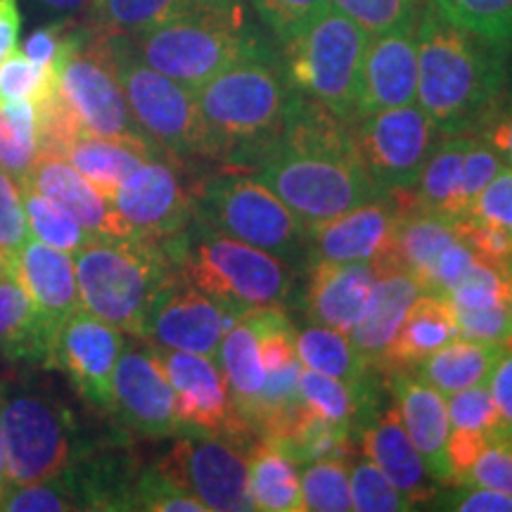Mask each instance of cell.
<instances>
[{
  "label": "cell",
  "mask_w": 512,
  "mask_h": 512,
  "mask_svg": "<svg viewBox=\"0 0 512 512\" xmlns=\"http://www.w3.org/2000/svg\"><path fill=\"white\" fill-rule=\"evenodd\" d=\"M411 102H418V17L370 34L356 119Z\"/></svg>",
  "instance_id": "cell-20"
},
{
  "label": "cell",
  "mask_w": 512,
  "mask_h": 512,
  "mask_svg": "<svg viewBox=\"0 0 512 512\" xmlns=\"http://www.w3.org/2000/svg\"><path fill=\"white\" fill-rule=\"evenodd\" d=\"M124 344L126 337L119 328L79 309L57 337L50 368L62 370L88 406L110 415L114 370Z\"/></svg>",
  "instance_id": "cell-19"
},
{
  "label": "cell",
  "mask_w": 512,
  "mask_h": 512,
  "mask_svg": "<svg viewBox=\"0 0 512 512\" xmlns=\"http://www.w3.org/2000/svg\"><path fill=\"white\" fill-rule=\"evenodd\" d=\"M456 233L479 261L508 278L512 271V230L498 226V223L475 219V216H465L456 221Z\"/></svg>",
  "instance_id": "cell-44"
},
{
  "label": "cell",
  "mask_w": 512,
  "mask_h": 512,
  "mask_svg": "<svg viewBox=\"0 0 512 512\" xmlns=\"http://www.w3.org/2000/svg\"><path fill=\"white\" fill-rule=\"evenodd\" d=\"M34 3L43 5V8L55 12V15L69 17L79 15V12H88L93 5V0H34Z\"/></svg>",
  "instance_id": "cell-59"
},
{
  "label": "cell",
  "mask_w": 512,
  "mask_h": 512,
  "mask_svg": "<svg viewBox=\"0 0 512 512\" xmlns=\"http://www.w3.org/2000/svg\"><path fill=\"white\" fill-rule=\"evenodd\" d=\"M349 133L363 169L382 195L413 190L422 166L444 140L418 102L349 121Z\"/></svg>",
  "instance_id": "cell-11"
},
{
  "label": "cell",
  "mask_w": 512,
  "mask_h": 512,
  "mask_svg": "<svg viewBox=\"0 0 512 512\" xmlns=\"http://www.w3.org/2000/svg\"><path fill=\"white\" fill-rule=\"evenodd\" d=\"M57 88V74L15 50L0 64V102L31 100L41 105Z\"/></svg>",
  "instance_id": "cell-42"
},
{
  "label": "cell",
  "mask_w": 512,
  "mask_h": 512,
  "mask_svg": "<svg viewBox=\"0 0 512 512\" xmlns=\"http://www.w3.org/2000/svg\"><path fill=\"white\" fill-rule=\"evenodd\" d=\"M375 283L361 318L349 332L351 344L368 366L382 370L384 354L394 342L408 309L422 294V285L413 273L396 264H373ZM384 373V370H382Z\"/></svg>",
  "instance_id": "cell-25"
},
{
  "label": "cell",
  "mask_w": 512,
  "mask_h": 512,
  "mask_svg": "<svg viewBox=\"0 0 512 512\" xmlns=\"http://www.w3.org/2000/svg\"><path fill=\"white\" fill-rule=\"evenodd\" d=\"M254 174L306 228L382 197L363 169L347 121L302 93L294 95L283 131Z\"/></svg>",
  "instance_id": "cell-1"
},
{
  "label": "cell",
  "mask_w": 512,
  "mask_h": 512,
  "mask_svg": "<svg viewBox=\"0 0 512 512\" xmlns=\"http://www.w3.org/2000/svg\"><path fill=\"white\" fill-rule=\"evenodd\" d=\"M178 159L155 155L131 171L114 192L112 207L136 238L164 242L195 219V185L181 174Z\"/></svg>",
  "instance_id": "cell-15"
},
{
  "label": "cell",
  "mask_w": 512,
  "mask_h": 512,
  "mask_svg": "<svg viewBox=\"0 0 512 512\" xmlns=\"http://www.w3.org/2000/svg\"><path fill=\"white\" fill-rule=\"evenodd\" d=\"M448 22L512 53V0H432Z\"/></svg>",
  "instance_id": "cell-38"
},
{
  "label": "cell",
  "mask_w": 512,
  "mask_h": 512,
  "mask_svg": "<svg viewBox=\"0 0 512 512\" xmlns=\"http://www.w3.org/2000/svg\"><path fill=\"white\" fill-rule=\"evenodd\" d=\"M238 320L240 316L223 309L219 302L174 271L152 299L140 339L162 349L216 358L223 335Z\"/></svg>",
  "instance_id": "cell-17"
},
{
  "label": "cell",
  "mask_w": 512,
  "mask_h": 512,
  "mask_svg": "<svg viewBox=\"0 0 512 512\" xmlns=\"http://www.w3.org/2000/svg\"><path fill=\"white\" fill-rule=\"evenodd\" d=\"M223 0H93L88 8V27L105 34H140L155 24L202 5Z\"/></svg>",
  "instance_id": "cell-35"
},
{
  "label": "cell",
  "mask_w": 512,
  "mask_h": 512,
  "mask_svg": "<svg viewBox=\"0 0 512 512\" xmlns=\"http://www.w3.org/2000/svg\"><path fill=\"white\" fill-rule=\"evenodd\" d=\"M354 430L361 434V446L366 456L380 467L401 494L411 498V503H425L434 496V486L427 484V470L418 448L413 446L406 427L399 418L396 406L366 408L356 415Z\"/></svg>",
  "instance_id": "cell-24"
},
{
  "label": "cell",
  "mask_w": 512,
  "mask_h": 512,
  "mask_svg": "<svg viewBox=\"0 0 512 512\" xmlns=\"http://www.w3.org/2000/svg\"><path fill=\"white\" fill-rule=\"evenodd\" d=\"M432 508L453 512H512V496L486 486L451 484L444 494L434 496Z\"/></svg>",
  "instance_id": "cell-52"
},
{
  "label": "cell",
  "mask_w": 512,
  "mask_h": 512,
  "mask_svg": "<svg viewBox=\"0 0 512 512\" xmlns=\"http://www.w3.org/2000/svg\"><path fill=\"white\" fill-rule=\"evenodd\" d=\"M330 5L361 24L368 34H380L418 17L425 0H330Z\"/></svg>",
  "instance_id": "cell-47"
},
{
  "label": "cell",
  "mask_w": 512,
  "mask_h": 512,
  "mask_svg": "<svg viewBox=\"0 0 512 512\" xmlns=\"http://www.w3.org/2000/svg\"><path fill=\"white\" fill-rule=\"evenodd\" d=\"M512 230V166H503L472 202L470 214Z\"/></svg>",
  "instance_id": "cell-53"
},
{
  "label": "cell",
  "mask_w": 512,
  "mask_h": 512,
  "mask_svg": "<svg viewBox=\"0 0 512 512\" xmlns=\"http://www.w3.org/2000/svg\"><path fill=\"white\" fill-rule=\"evenodd\" d=\"M297 356L304 368L347 382L351 392L366 380L370 370H375L363 361L349 335L325 328V325L311 323L309 328L297 332Z\"/></svg>",
  "instance_id": "cell-33"
},
{
  "label": "cell",
  "mask_w": 512,
  "mask_h": 512,
  "mask_svg": "<svg viewBox=\"0 0 512 512\" xmlns=\"http://www.w3.org/2000/svg\"><path fill=\"white\" fill-rule=\"evenodd\" d=\"M256 36L259 31L249 24L240 0H223L164 19L133 34L131 41L152 69L197 91L226 69Z\"/></svg>",
  "instance_id": "cell-6"
},
{
  "label": "cell",
  "mask_w": 512,
  "mask_h": 512,
  "mask_svg": "<svg viewBox=\"0 0 512 512\" xmlns=\"http://www.w3.org/2000/svg\"><path fill=\"white\" fill-rule=\"evenodd\" d=\"M472 136L482 138L505 166H512V95L505 93L503 100L486 114V119L477 126Z\"/></svg>",
  "instance_id": "cell-56"
},
{
  "label": "cell",
  "mask_w": 512,
  "mask_h": 512,
  "mask_svg": "<svg viewBox=\"0 0 512 512\" xmlns=\"http://www.w3.org/2000/svg\"><path fill=\"white\" fill-rule=\"evenodd\" d=\"M491 396H494L498 422L489 437L505 439L512 444V342L505 344L501 358L486 380Z\"/></svg>",
  "instance_id": "cell-54"
},
{
  "label": "cell",
  "mask_w": 512,
  "mask_h": 512,
  "mask_svg": "<svg viewBox=\"0 0 512 512\" xmlns=\"http://www.w3.org/2000/svg\"><path fill=\"white\" fill-rule=\"evenodd\" d=\"M24 211H27L29 235L43 245L62 249L67 254H76L79 249L93 238L79 221L62 209L60 204L50 200L29 185H22Z\"/></svg>",
  "instance_id": "cell-37"
},
{
  "label": "cell",
  "mask_w": 512,
  "mask_h": 512,
  "mask_svg": "<svg viewBox=\"0 0 512 512\" xmlns=\"http://www.w3.org/2000/svg\"><path fill=\"white\" fill-rule=\"evenodd\" d=\"M458 335L479 342H512V316L508 304L482 306V309H453Z\"/></svg>",
  "instance_id": "cell-51"
},
{
  "label": "cell",
  "mask_w": 512,
  "mask_h": 512,
  "mask_svg": "<svg viewBox=\"0 0 512 512\" xmlns=\"http://www.w3.org/2000/svg\"><path fill=\"white\" fill-rule=\"evenodd\" d=\"M12 275L31 304V325L17 361L50 368L57 337L81 309L74 256L29 238L12 261Z\"/></svg>",
  "instance_id": "cell-13"
},
{
  "label": "cell",
  "mask_w": 512,
  "mask_h": 512,
  "mask_svg": "<svg viewBox=\"0 0 512 512\" xmlns=\"http://www.w3.org/2000/svg\"><path fill=\"white\" fill-rule=\"evenodd\" d=\"M508 93L512 95V69H508Z\"/></svg>",
  "instance_id": "cell-63"
},
{
  "label": "cell",
  "mask_w": 512,
  "mask_h": 512,
  "mask_svg": "<svg viewBox=\"0 0 512 512\" xmlns=\"http://www.w3.org/2000/svg\"><path fill=\"white\" fill-rule=\"evenodd\" d=\"M74 256L81 309L140 337L145 313L174 275L164 245L136 235H93Z\"/></svg>",
  "instance_id": "cell-5"
},
{
  "label": "cell",
  "mask_w": 512,
  "mask_h": 512,
  "mask_svg": "<svg viewBox=\"0 0 512 512\" xmlns=\"http://www.w3.org/2000/svg\"><path fill=\"white\" fill-rule=\"evenodd\" d=\"M10 489L8 482V458H5V439H3V427H0V498L5 496V491Z\"/></svg>",
  "instance_id": "cell-60"
},
{
  "label": "cell",
  "mask_w": 512,
  "mask_h": 512,
  "mask_svg": "<svg viewBox=\"0 0 512 512\" xmlns=\"http://www.w3.org/2000/svg\"><path fill=\"white\" fill-rule=\"evenodd\" d=\"M57 93L83 133L152 143L128 110L124 88L102 31L88 27L83 41L69 53L57 74Z\"/></svg>",
  "instance_id": "cell-12"
},
{
  "label": "cell",
  "mask_w": 512,
  "mask_h": 512,
  "mask_svg": "<svg viewBox=\"0 0 512 512\" xmlns=\"http://www.w3.org/2000/svg\"><path fill=\"white\" fill-rule=\"evenodd\" d=\"M43 150L38 102H0V169L22 185Z\"/></svg>",
  "instance_id": "cell-34"
},
{
  "label": "cell",
  "mask_w": 512,
  "mask_h": 512,
  "mask_svg": "<svg viewBox=\"0 0 512 512\" xmlns=\"http://www.w3.org/2000/svg\"><path fill=\"white\" fill-rule=\"evenodd\" d=\"M162 245L185 280L240 318L254 309L285 306L297 285V266L228 238L200 219Z\"/></svg>",
  "instance_id": "cell-4"
},
{
  "label": "cell",
  "mask_w": 512,
  "mask_h": 512,
  "mask_svg": "<svg viewBox=\"0 0 512 512\" xmlns=\"http://www.w3.org/2000/svg\"><path fill=\"white\" fill-rule=\"evenodd\" d=\"M112 418L121 432L140 439L181 437L174 389L166 380L155 347L126 342L112 382Z\"/></svg>",
  "instance_id": "cell-18"
},
{
  "label": "cell",
  "mask_w": 512,
  "mask_h": 512,
  "mask_svg": "<svg viewBox=\"0 0 512 512\" xmlns=\"http://www.w3.org/2000/svg\"><path fill=\"white\" fill-rule=\"evenodd\" d=\"M22 185L43 192L62 209H67L91 235H114V238L131 235L112 202L67 157L57 152H41Z\"/></svg>",
  "instance_id": "cell-26"
},
{
  "label": "cell",
  "mask_w": 512,
  "mask_h": 512,
  "mask_svg": "<svg viewBox=\"0 0 512 512\" xmlns=\"http://www.w3.org/2000/svg\"><path fill=\"white\" fill-rule=\"evenodd\" d=\"M508 306H510V316H512V271L508 273Z\"/></svg>",
  "instance_id": "cell-62"
},
{
  "label": "cell",
  "mask_w": 512,
  "mask_h": 512,
  "mask_svg": "<svg viewBox=\"0 0 512 512\" xmlns=\"http://www.w3.org/2000/svg\"><path fill=\"white\" fill-rule=\"evenodd\" d=\"M155 155L164 152L147 140L105 138L91 133H81L62 152V157H67L110 202L121 181Z\"/></svg>",
  "instance_id": "cell-29"
},
{
  "label": "cell",
  "mask_w": 512,
  "mask_h": 512,
  "mask_svg": "<svg viewBox=\"0 0 512 512\" xmlns=\"http://www.w3.org/2000/svg\"><path fill=\"white\" fill-rule=\"evenodd\" d=\"M12 273V261L5 259L3 254H0V280L8 278V275Z\"/></svg>",
  "instance_id": "cell-61"
},
{
  "label": "cell",
  "mask_w": 512,
  "mask_h": 512,
  "mask_svg": "<svg viewBox=\"0 0 512 512\" xmlns=\"http://www.w3.org/2000/svg\"><path fill=\"white\" fill-rule=\"evenodd\" d=\"M19 29H22L19 3L17 0H0V64L19 50Z\"/></svg>",
  "instance_id": "cell-58"
},
{
  "label": "cell",
  "mask_w": 512,
  "mask_h": 512,
  "mask_svg": "<svg viewBox=\"0 0 512 512\" xmlns=\"http://www.w3.org/2000/svg\"><path fill=\"white\" fill-rule=\"evenodd\" d=\"M247 486L254 510L302 512L299 465L271 441L256 439L247 456Z\"/></svg>",
  "instance_id": "cell-32"
},
{
  "label": "cell",
  "mask_w": 512,
  "mask_h": 512,
  "mask_svg": "<svg viewBox=\"0 0 512 512\" xmlns=\"http://www.w3.org/2000/svg\"><path fill=\"white\" fill-rule=\"evenodd\" d=\"M472 133L444 136V140L422 166L413 200L418 207L456 223L470 214V197L465 190V152Z\"/></svg>",
  "instance_id": "cell-28"
},
{
  "label": "cell",
  "mask_w": 512,
  "mask_h": 512,
  "mask_svg": "<svg viewBox=\"0 0 512 512\" xmlns=\"http://www.w3.org/2000/svg\"><path fill=\"white\" fill-rule=\"evenodd\" d=\"M155 354L174 389L176 415L183 434H216L245 444L259 439L235 413L216 358L162 347H155Z\"/></svg>",
  "instance_id": "cell-16"
},
{
  "label": "cell",
  "mask_w": 512,
  "mask_h": 512,
  "mask_svg": "<svg viewBox=\"0 0 512 512\" xmlns=\"http://www.w3.org/2000/svg\"><path fill=\"white\" fill-rule=\"evenodd\" d=\"M195 95L207 131L209 162L254 171L283 131L297 91L287 79L280 50L259 34Z\"/></svg>",
  "instance_id": "cell-2"
},
{
  "label": "cell",
  "mask_w": 512,
  "mask_h": 512,
  "mask_svg": "<svg viewBox=\"0 0 512 512\" xmlns=\"http://www.w3.org/2000/svg\"><path fill=\"white\" fill-rule=\"evenodd\" d=\"M458 484L486 486L512 496V444L505 439L489 437L484 451L472 463L467 475Z\"/></svg>",
  "instance_id": "cell-50"
},
{
  "label": "cell",
  "mask_w": 512,
  "mask_h": 512,
  "mask_svg": "<svg viewBox=\"0 0 512 512\" xmlns=\"http://www.w3.org/2000/svg\"><path fill=\"white\" fill-rule=\"evenodd\" d=\"M0 427L10 486L53 477L88 448L74 413L53 396L29 389H0Z\"/></svg>",
  "instance_id": "cell-10"
},
{
  "label": "cell",
  "mask_w": 512,
  "mask_h": 512,
  "mask_svg": "<svg viewBox=\"0 0 512 512\" xmlns=\"http://www.w3.org/2000/svg\"><path fill=\"white\" fill-rule=\"evenodd\" d=\"M105 34V31H102ZM114 69L124 88L128 110L140 131L155 143L164 155L178 162L209 159V143L197 95L138 55L131 36L105 34Z\"/></svg>",
  "instance_id": "cell-9"
},
{
  "label": "cell",
  "mask_w": 512,
  "mask_h": 512,
  "mask_svg": "<svg viewBox=\"0 0 512 512\" xmlns=\"http://www.w3.org/2000/svg\"><path fill=\"white\" fill-rule=\"evenodd\" d=\"M299 392H302L304 406L311 408L313 413L354 430L356 396L347 382L302 366L299 370Z\"/></svg>",
  "instance_id": "cell-41"
},
{
  "label": "cell",
  "mask_w": 512,
  "mask_h": 512,
  "mask_svg": "<svg viewBox=\"0 0 512 512\" xmlns=\"http://www.w3.org/2000/svg\"><path fill=\"white\" fill-rule=\"evenodd\" d=\"M401 192L382 195L373 202L309 228V259L373 261L389 252L399 221Z\"/></svg>",
  "instance_id": "cell-21"
},
{
  "label": "cell",
  "mask_w": 512,
  "mask_h": 512,
  "mask_svg": "<svg viewBox=\"0 0 512 512\" xmlns=\"http://www.w3.org/2000/svg\"><path fill=\"white\" fill-rule=\"evenodd\" d=\"M486 441V432L479 430H458V427H451L448 432V463H451V472L453 479L451 484H458L460 479L467 475L472 463L479 458V453L484 451Z\"/></svg>",
  "instance_id": "cell-57"
},
{
  "label": "cell",
  "mask_w": 512,
  "mask_h": 512,
  "mask_svg": "<svg viewBox=\"0 0 512 512\" xmlns=\"http://www.w3.org/2000/svg\"><path fill=\"white\" fill-rule=\"evenodd\" d=\"M503 166V159L498 157L482 138H470V145H467L465 152V190L467 197H470V207L479 192L494 181V176L503 169Z\"/></svg>",
  "instance_id": "cell-55"
},
{
  "label": "cell",
  "mask_w": 512,
  "mask_h": 512,
  "mask_svg": "<svg viewBox=\"0 0 512 512\" xmlns=\"http://www.w3.org/2000/svg\"><path fill=\"white\" fill-rule=\"evenodd\" d=\"M368 41L361 24L328 5L278 50L294 91L349 124L358 112Z\"/></svg>",
  "instance_id": "cell-7"
},
{
  "label": "cell",
  "mask_w": 512,
  "mask_h": 512,
  "mask_svg": "<svg viewBox=\"0 0 512 512\" xmlns=\"http://www.w3.org/2000/svg\"><path fill=\"white\" fill-rule=\"evenodd\" d=\"M392 384L394 406L406 427L413 446L418 448L427 475L437 484H451L453 472L448 463V422L446 396L439 394L432 384L420 380L413 370H392L389 373Z\"/></svg>",
  "instance_id": "cell-23"
},
{
  "label": "cell",
  "mask_w": 512,
  "mask_h": 512,
  "mask_svg": "<svg viewBox=\"0 0 512 512\" xmlns=\"http://www.w3.org/2000/svg\"><path fill=\"white\" fill-rule=\"evenodd\" d=\"M304 510L311 512H347L354 510L349 486L347 458H325L304 465L299 472Z\"/></svg>",
  "instance_id": "cell-39"
},
{
  "label": "cell",
  "mask_w": 512,
  "mask_h": 512,
  "mask_svg": "<svg viewBox=\"0 0 512 512\" xmlns=\"http://www.w3.org/2000/svg\"><path fill=\"white\" fill-rule=\"evenodd\" d=\"M195 219L299 271L309 261V228L252 171L226 169L197 183Z\"/></svg>",
  "instance_id": "cell-8"
},
{
  "label": "cell",
  "mask_w": 512,
  "mask_h": 512,
  "mask_svg": "<svg viewBox=\"0 0 512 512\" xmlns=\"http://www.w3.org/2000/svg\"><path fill=\"white\" fill-rule=\"evenodd\" d=\"M31 325V304L15 275L0 280V351L8 358L19 356Z\"/></svg>",
  "instance_id": "cell-46"
},
{
  "label": "cell",
  "mask_w": 512,
  "mask_h": 512,
  "mask_svg": "<svg viewBox=\"0 0 512 512\" xmlns=\"http://www.w3.org/2000/svg\"><path fill=\"white\" fill-rule=\"evenodd\" d=\"M446 411L451 427H458V430H479L486 432V437L494 432L498 422L494 396H491L486 384H475V387L448 394Z\"/></svg>",
  "instance_id": "cell-48"
},
{
  "label": "cell",
  "mask_w": 512,
  "mask_h": 512,
  "mask_svg": "<svg viewBox=\"0 0 512 512\" xmlns=\"http://www.w3.org/2000/svg\"><path fill=\"white\" fill-rule=\"evenodd\" d=\"M503 349L505 344L456 337L434 354L422 358L411 370L420 380L432 384L439 394L448 396L475 384H486Z\"/></svg>",
  "instance_id": "cell-31"
},
{
  "label": "cell",
  "mask_w": 512,
  "mask_h": 512,
  "mask_svg": "<svg viewBox=\"0 0 512 512\" xmlns=\"http://www.w3.org/2000/svg\"><path fill=\"white\" fill-rule=\"evenodd\" d=\"M252 446L216 434H181L157 467L185 486L207 512H245L254 510L247 486Z\"/></svg>",
  "instance_id": "cell-14"
},
{
  "label": "cell",
  "mask_w": 512,
  "mask_h": 512,
  "mask_svg": "<svg viewBox=\"0 0 512 512\" xmlns=\"http://www.w3.org/2000/svg\"><path fill=\"white\" fill-rule=\"evenodd\" d=\"M219 361L223 380H226L230 403L242 422L254 432L256 413H259L261 392H264L266 370L261 366L259 342L252 320L242 316L238 323L230 325L221 339ZM256 434V432H254Z\"/></svg>",
  "instance_id": "cell-30"
},
{
  "label": "cell",
  "mask_w": 512,
  "mask_h": 512,
  "mask_svg": "<svg viewBox=\"0 0 512 512\" xmlns=\"http://www.w3.org/2000/svg\"><path fill=\"white\" fill-rule=\"evenodd\" d=\"M508 50L484 41L425 0L418 15V105L444 136L475 133L508 93Z\"/></svg>",
  "instance_id": "cell-3"
},
{
  "label": "cell",
  "mask_w": 512,
  "mask_h": 512,
  "mask_svg": "<svg viewBox=\"0 0 512 512\" xmlns=\"http://www.w3.org/2000/svg\"><path fill=\"white\" fill-rule=\"evenodd\" d=\"M133 510L143 512H207V508L185 486L169 477L159 467L140 472L133 491Z\"/></svg>",
  "instance_id": "cell-43"
},
{
  "label": "cell",
  "mask_w": 512,
  "mask_h": 512,
  "mask_svg": "<svg viewBox=\"0 0 512 512\" xmlns=\"http://www.w3.org/2000/svg\"><path fill=\"white\" fill-rule=\"evenodd\" d=\"M351 427L337 425L325 420L323 415L313 413L304 406L299 420L280 441H271L285 451L297 465H309L325 458H347L351 456Z\"/></svg>",
  "instance_id": "cell-36"
},
{
  "label": "cell",
  "mask_w": 512,
  "mask_h": 512,
  "mask_svg": "<svg viewBox=\"0 0 512 512\" xmlns=\"http://www.w3.org/2000/svg\"><path fill=\"white\" fill-rule=\"evenodd\" d=\"M456 337L460 335L448 297L434 292H422L411 304V309H408L394 342L389 344L382 370L384 373L411 370L418 366L422 358L434 354V351Z\"/></svg>",
  "instance_id": "cell-27"
},
{
  "label": "cell",
  "mask_w": 512,
  "mask_h": 512,
  "mask_svg": "<svg viewBox=\"0 0 512 512\" xmlns=\"http://www.w3.org/2000/svg\"><path fill=\"white\" fill-rule=\"evenodd\" d=\"M249 3L280 46L328 8L330 0H249Z\"/></svg>",
  "instance_id": "cell-45"
},
{
  "label": "cell",
  "mask_w": 512,
  "mask_h": 512,
  "mask_svg": "<svg viewBox=\"0 0 512 512\" xmlns=\"http://www.w3.org/2000/svg\"><path fill=\"white\" fill-rule=\"evenodd\" d=\"M349 486L351 503L358 512H401L415 508L411 498L401 494L368 456L351 460Z\"/></svg>",
  "instance_id": "cell-40"
},
{
  "label": "cell",
  "mask_w": 512,
  "mask_h": 512,
  "mask_svg": "<svg viewBox=\"0 0 512 512\" xmlns=\"http://www.w3.org/2000/svg\"><path fill=\"white\" fill-rule=\"evenodd\" d=\"M302 311L313 325H325L349 335L361 318L375 283V266L368 261L309 259Z\"/></svg>",
  "instance_id": "cell-22"
},
{
  "label": "cell",
  "mask_w": 512,
  "mask_h": 512,
  "mask_svg": "<svg viewBox=\"0 0 512 512\" xmlns=\"http://www.w3.org/2000/svg\"><path fill=\"white\" fill-rule=\"evenodd\" d=\"M29 238L22 185L0 169V254L15 261L17 252Z\"/></svg>",
  "instance_id": "cell-49"
}]
</instances>
